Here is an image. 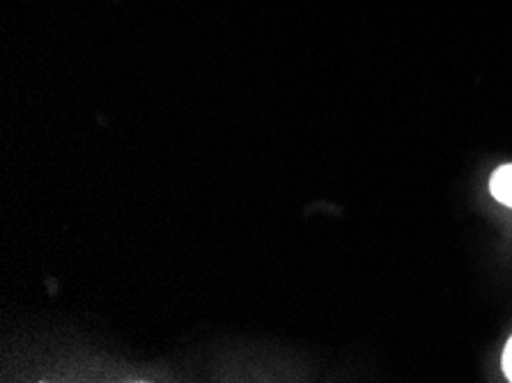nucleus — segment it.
I'll list each match as a JSON object with an SVG mask.
<instances>
[{
    "instance_id": "obj_2",
    "label": "nucleus",
    "mask_w": 512,
    "mask_h": 383,
    "mask_svg": "<svg viewBox=\"0 0 512 383\" xmlns=\"http://www.w3.org/2000/svg\"><path fill=\"white\" fill-rule=\"evenodd\" d=\"M503 372H506V377L512 381V335L506 349H503Z\"/></svg>"
},
{
    "instance_id": "obj_1",
    "label": "nucleus",
    "mask_w": 512,
    "mask_h": 383,
    "mask_svg": "<svg viewBox=\"0 0 512 383\" xmlns=\"http://www.w3.org/2000/svg\"><path fill=\"white\" fill-rule=\"evenodd\" d=\"M490 191L496 202L501 205L512 207V163L508 166H501L490 179Z\"/></svg>"
}]
</instances>
